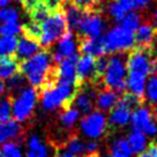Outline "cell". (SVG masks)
Wrapping results in <instances>:
<instances>
[{
  "instance_id": "cell-10",
  "label": "cell",
  "mask_w": 157,
  "mask_h": 157,
  "mask_svg": "<svg viewBox=\"0 0 157 157\" xmlns=\"http://www.w3.org/2000/svg\"><path fill=\"white\" fill-rule=\"evenodd\" d=\"M76 49H78V39L75 38L73 31L67 30L58 40V44H57L53 54H51L53 63L58 64L61 60H65L74 56L75 53H78Z\"/></svg>"
},
{
  "instance_id": "cell-35",
  "label": "cell",
  "mask_w": 157,
  "mask_h": 157,
  "mask_svg": "<svg viewBox=\"0 0 157 157\" xmlns=\"http://www.w3.org/2000/svg\"><path fill=\"white\" fill-rule=\"evenodd\" d=\"M22 87H25V78L23 76L21 75V74H15L14 76H12L10 78H8V88L12 90V91H14L16 93L17 90L22 88Z\"/></svg>"
},
{
  "instance_id": "cell-11",
  "label": "cell",
  "mask_w": 157,
  "mask_h": 157,
  "mask_svg": "<svg viewBox=\"0 0 157 157\" xmlns=\"http://www.w3.org/2000/svg\"><path fill=\"white\" fill-rule=\"evenodd\" d=\"M104 30V22L102 12H93L86 15L84 20L78 28L80 37H98Z\"/></svg>"
},
{
  "instance_id": "cell-18",
  "label": "cell",
  "mask_w": 157,
  "mask_h": 157,
  "mask_svg": "<svg viewBox=\"0 0 157 157\" xmlns=\"http://www.w3.org/2000/svg\"><path fill=\"white\" fill-rule=\"evenodd\" d=\"M65 17L67 21V27L71 31H78L80 25L84 20L86 15L88 14L87 12L82 10L80 7L74 5L73 2L68 1L64 8Z\"/></svg>"
},
{
  "instance_id": "cell-9",
  "label": "cell",
  "mask_w": 157,
  "mask_h": 157,
  "mask_svg": "<svg viewBox=\"0 0 157 157\" xmlns=\"http://www.w3.org/2000/svg\"><path fill=\"white\" fill-rule=\"evenodd\" d=\"M78 60V54L75 53L69 58L61 60L54 67V80L59 82H64L67 84H72L78 87L76 82V63Z\"/></svg>"
},
{
  "instance_id": "cell-40",
  "label": "cell",
  "mask_w": 157,
  "mask_h": 157,
  "mask_svg": "<svg viewBox=\"0 0 157 157\" xmlns=\"http://www.w3.org/2000/svg\"><path fill=\"white\" fill-rule=\"evenodd\" d=\"M5 91H6V84L2 80H0V98L4 96Z\"/></svg>"
},
{
  "instance_id": "cell-22",
  "label": "cell",
  "mask_w": 157,
  "mask_h": 157,
  "mask_svg": "<svg viewBox=\"0 0 157 157\" xmlns=\"http://www.w3.org/2000/svg\"><path fill=\"white\" fill-rule=\"evenodd\" d=\"M78 117H80V112H78L74 106H67V108L61 109V112L59 116V121L61 124V126L65 128H73L74 125L76 124Z\"/></svg>"
},
{
  "instance_id": "cell-16",
  "label": "cell",
  "mask_w": 157,
  "mask_h": 157,
  "mask_svg": "<svg viewBox=\"0 0 157 157\" xmlns=\"http://www.w3.org/2000/svg\"><path fill=\"white\" fill-rule=\"evenodd\" d=\"M157 35L156 27L149 22H144L139 25L136 29V35L134 36V46L135 48H151Z\"/></svg>"
},
{
  "instance_id": "cell-36",
  "label": "cell",
  "mask_w": 157,
  "mask_h": 157,
  "mask_svg": "<svg viewBox=\"0 0 157 157\" xmlns=\"http://www.w3.org/2000/svg\"><path fill=\"white\" fill-rule=\"evenodd\" d=\"M137 157H157V141H152L149 147L144 151L139 154Z\"/></svg>"
},
{
  "instance_id": "cell-42",
  "label": "cell",
  "mask_w": 157,
  "mask_h": 157,
  "mask_svg": "<svg viewBox=\"0 0 157 157\" xmlns=\"http://www.w3.org/2000/svg\"><path fill=\"white\" fill-rule=\"evenodd\" d=\"M155 22H156V29H157V12L156 14H155Z\"/></svg>"
},
{
  "instance_id": "cell-15",
  "label": "cell",
  "mask_w": 157,
  "mask_h": 157,
  "mask_svg": "<svg viewBox=\"0 0 157 157\" xmlns=\"http://www.w3.org/2000/svg\"><path fill=\"white\" fill-rule=\"evenodd\" d=\"M39 49H40V45H39L38 40L29 35L25 34L17 39L15 53L19 59L27 60L35 56L37 52H39Z\"/></svg>"
},
{
  "instance_id": "cell-21",
  "label": "cell",
  "mask_w": 157,
  "mask_h": 157,
  "mask_svg": "<svg viewBox=\"0 0 157 157\" xmlns=\"http://www.w3.org/2000/svg\"><path fill=\"white\" fill-rule=\"evenodd\" d=\"M20 65L13 58H0V80H8L19 73Z\"/></svg>"
},
{
  "instance_id": "cell-34",
  "label": "cell",
  "mask_w": 157,
  "mask_h": 157,
  "mask_svg": "<svg viewBox=\"0 0 157 157\" xmlns=\"http://www.w3.org/2000/svg\"><path fill=\"white\" fill-rule=\"evenodd\" d=\"M127 10H143L149 6V0H118Z\"/></svg>"
},
{
  "instance_id": "cell-24",
  "label": "cell",
  "mask_w": 157,
  "mask_h": 157,
  "mask_svg": "<svg viewBox=\"0 0 157 157\" xmlns=\"http://www.w3.org/2000/svg\"><path fill=\"white\" fill-rule=\"evenodd\" d=\"M110 152L112 157H133L132 149L125 139H118L113 141L110 147Z\"/></svg>"
},
{
  "instance_id": "cell-5",
  "label": "cell",
  "mask_w": 157,
  "mask_h": 157,
  "mask_svg": "<svg viewBox=\"0 0 157 157\" xmlns=\"http://www.w3.org/2000/svg\"><path fill=\"white\" fill-rule=\"evenodd\" d=\"M38 101V93L33 87L25 86L15 93L12 102V116L17 123H25L33 117Z\"/></svg>"
},
{
  "instance_id": "cell-38",
  "label": "cell",
  "mask_w": 157,
  "mask_h": 157,
  "mask_svg": "<svg viewBox=\"0 0 157 157\" xmlns=\"http://www.w3.org/2000/svg\"><path fill=\"white\" fill-rule=\"evenodd\" d=\"M53 157H74L71 152H68L67 150H60L58 151Z\"/></svg>"
},
{
  "instance_id": "cell-20",
  "label": "cell",
  "mask_w": 157,
  "mask_h": 157,
  "mask_svg": "<svg viewBox=\"0 0 157 157\" xmlns=\"http://www.w3.org/2000/svg\"><path fill=\"white\" fill-rule=\"evenodd\" d=\"M144 82H146V75L141 73H129L126 80V87L128 88V93L134 95L140 101L144 102Z\"/></svg>"
},
{
  "instance_id": "cell-37",
  "label": "cell",
  "mask_w": 157,
  "mask_h": 157,
  "mask_svg": "<svg viewBox=\"0 0 157 157\" xmlns=\"http://www.w3.org/2000/svg\"><path fill=\"white\" fill-rule=\"evenodd\" d=\"M42 1H44V0H21L23 7H25L27 10H29V12L33 10L34 7H36L38 4H40Z\"/></svg>"
},
{
  "instance_id": "cell-13",
  "label": "cell",
  "mask_w": 157,
  "mask_h": 157,
  "mask_svg": "<svg viewBox=\"0 0 157 157\" xmlns=\"http://www.w3.org/2000/svg\"><path fill=\"white\" fill-rule=\"evenodd\" d=\"M132 110L124 101L119 98L117 105L112 109V112L109 117L108 126L110 128H120L126 126L132 116Z\"/></svg>"
},
{
  "instance_id": "cell-26",
  "label": "cell",
  "mask_w": 157,
  "mask_h": 157,
  "mask_svg": "<svg viewBox=\"0 0 157 157\" xmlns=\"http://www.w3.org/2000/svg\"><path fill=\"white\" fill-rule=\"evenodd\" d=\"M141 21H142V15L141 14L135 13V12H127L120 22H121V27L123 28L134 33L139 28Z\"/></svg>"
},
{
  "instance_id": "cell-17",
  "label": "cell",
  "mask_w": 157,
  "mask_h": 157,
  "mask_svg": "<svg viewBox=\"0 0 157 157\" xmlns=\"http://www.w3.org/2000/svg\"><path fill=\"white\" fill-rule=\"evenodd\" d=\"M23 128L21 124L14 119L0 123V146L7 142H16V140L22 135Z\"/></svg>"
},
{
  "instance_id": "cell-2",
  "label": "cell",
  "mask_w": 157,
  "mask_h": 157,
  "mask_svg": "<svg viewBox=\"0 0 157 157\" xmlns=\"http://www.w3.org/2000/svg\"><path fill=\"white\" fill-rule=\"evenodd\" d=\"M78 89L80 88L75 86L59 82L57 80L50 81L42 89L40 94L42 108L45 111L52 112L59 109L71 106Z\"/></svg>"
},
{
  "instance_id": "cell-44",
  "label": "cell",
  "mask_w": 157,
  "mask_h": 157,
  "mask_svg": "<svg viewBox=\"0 0 157 157\" xmlns=\"http://www.w3.org/2000/svg\"><path fill=\"white\" fill-rule=\"evenodd\" d=\"M56 1H58V2H59V1H60V0H56Z\"/></svg>"
},
{
  "instance_id": "cell-8",
  "label": "cell",
  "mask_w": 157,
  "mask_h": 157,
  "mask_svg": "<svg viewBox=\"0 0 157 157\" xmlns=\"http://www.w3.org/2000/svg\"><path fill=\"white\" fill-rule=\"evenodd\" d=\"M108 129V120L103 113H89L81 120V131L90 139H99Z\"/></svg>"
},
{
  "instance_id": "cell-4",
  "label": "cell",
  "mask_w": 157,
  "mask_h": 157,
  "mask_svg": "<svg viewBox=\"0 0 157 157\" xmlns=\"http://www.w3.org/2000/svg\"><path fill=\"white\" fill-rule=\"evenodd\" d=\"M126 52L114 53L108 60V67L102 78V86L113 90L118 95L126 93Z\"/></svg>"
},
{
  "instance_id": "cell-6",
  "label": "cell",
  "mask_w": 157,
  "mask_h": 157,
  "mask_svg": "<svg viewBox=\"0 0 157 157\" xmlns=\"http://www.w3.org/2000/svg\"><path fill=\"white\" fill-rule=\"evenodd\" d=\"M104 39L106 53H123L131 51L134 48V34L121 25L110 30Z\"/></svg>"
},
{
  "instance_id": "cell-41",
  "label": "cell",
  "mask_w": 157,
  "mask_h": 157,
  "mask_svg": "<svg viewBox=\"0 0 157 157\" xmlns=\"http://www.w3.org/2000/svg\"><path fill=\"white\" fill-rule=\"evenodd\" d=\"M12 1H13V0H0V8H1V7H6V6H8Z\"/></svg>"
},
{
  "instance_id": "cell-28",
  "label": "cell",
  "mask_w": 157,
  "mask_h": 157,
  "mask_svg": "<svg viewBox=\"0 0 157 157\" xmlns=\"http://www.w3.org/2000/svg\"><path fill=\"white\" fill-rule=\"evenodd\" d=\"M20 20V13L15 7L6 6L0 8V23H16Z\"/></svg>"
},
{
  "instance_id": "cell-27",
  "label": "cell",
  "mask_w": 157,
  "mask_h": 157,
  "mask_svg": "<svg viewBox=\"0 0 157 157\" xmlns=\"http://www.w3.org/2000/svg\"><path fill=\"white\" fill-rule=\"evenodd\" d=\"M0 157H25V154L17 142H7L0 147Z\"/></svg>"
},
{
  "instance_id": "cell-31",
  "label": "cell",
  "mask_w": 157,
  "mask_h": 157,
  "mask_svg": "<svg viewBox=\"0 0 157 157\" xmlns=\"http://www.w3.org/2000/svg\"><path fill=\"white\" fill-rule=\"evenodd\" d=\"M12 118V102L10 98H0V123Z\"/></svg>"
},
{
  "instance_id": "cell-43",
  "label": "cell",
  "mask_w": 157,
  "mask_h": 157,
  "mask_svg": "<svg viewBox=\"0 0 157 157\" xmlns=\"http://www.w3.org/2000/svg\"><path fill=\"white\" fill-rule=\"evenodd\" d=\"M80 157H93V156H86V155H83V156H80Z\"/></svg>"
},
{
  "instance_id": "cell-12",
  "label": "cell",
  "mask_w": 157,
  "mask_h": 157,
  "mask_svg": "<svg viewBox=\"0 0 157 157\" xmlns=\"http://www.w3.org/2000/svg\"><path fill=\"white\" fill-rule=\"evenodd\" d=\"M78 51L83 56L91 57H102L106 54L105 39L102 36L98 37H78Z\"/></svg>"
},
{
  "instance_id": "cell-30",
  "label": "cell",
  "mask_w": 157,
  "mask_h": 157,
  "mask_svg": "<svg viewBox=\"0 0 157 157\" xmlns=\"http://www.w3.org/2000/svg\"><path fill=\"white\" fill-rule=\"evenodd\" d=\"M22 30H23V28L19 22H16V23H0V36L15 37V36L21 34Z\"/></svg>"
},
{
  "instance_id": "cell-7",
  "label": "cell",
  "mask_w": 157,
  "mask_h": 157,
  "mask_svg": "<svg viewBox=\"0 0 157 157\" xmlns=\"http://www.w3.org/2000/svg\"><path fill=\"white\" fill-rule=\"evenodd\" d=\"M152 54L151 48H135L128 51L126 58V68L129 73L151 74Z\"/></svg>"
},
{
  "instance_id": "cell-3",
  "label": "cell",
  "mask_w": 157,
  "mask_h": 157,
  "mask_svg": "<svg viewBox=\"0 0 157 157\" xmlns=\"http://www.w3.org/2000/svg\"><path fill=\"white\" fill-rule=\"evenodd\" d=\"M37 40L39 45L44 48L52 46L68 30L64 10L60 8L52 10L44 21L37 25Z\"/></svg>"
},
{
  "instance_id": "cell-25",
  "label": "cell",
  "mask_w": 157,
  "mask_h": 157,
  "mask_svg": "<svg viewBox=\"0 0 157 157\" xmlns=\"http://www.w3.org/2000/svg\"><path fill=\"white\" fill-rule=\"evenodd\" d=\"M17 39L15 37L0 36V58H10L15 53Z\"/></svg>"
},
{
  "instance_id": "cell-19",
  "label": "cell",
  "mask_w": 157,
  "mask_h": 157,
  "mask_svg": "<svg viewBox=\"0 0 157 157\" xmlns=\"http://www.w3.org/2000/svg\"><path fill=\"white\" fill-rule=\"evenodd\" d=\"M25 157H50V148L39 135L34 134L27 141Z\"/></svg>"
},
{
  "instance_id": "cell-1",
  "label": "cell",
  "mask_w": 157,
  "mask_h": 157,
  "mask_svg": "<svg viewBox=\"0 0 157 157\" xmlns=\"http://www.w3.org/2000/svg\"><path fill=\"white\" fill-rule=\"evenodd\" d=\"M21 75L33 88H43L54 80V66L52 56L46 51H39L31 58L23 60L20 66Z\"/></svg>"
},
{
  "instance_id": "cell-39",
  "label": "cell",
  "mask_w": 157,
  "mask_h": 157,
  "mask_svg": "<svg viewBox=\"0 0 157 157\" xmlns=\"http://www.w3.org/2000/svg\"><path fill=\"white\" fill-rule=\"evenodd\" d=\"M151 74H157V56L152 58L151 61Z\"/></svg>"
},
{
  "instance_id": "cell-14",
  "label": "cell",
  "mask_w": 157,
  "mask_h": 157,
  "mask_svg": "<svg viewBox=\"0 0 157 157\" xmlns=\"http://www.w3.org/2000/svg\"><path fill=\"white\" fill-rule=\"evenodd\" d=\"M120 95L114 93L113 90L105 87H99L96 91L95 97V106L98 112H106L112 110L117 105Z\"/></svg>"
},
{
  "instance_id": "cell-33",
  "label": "cell",
  "mask_w": 157,
  "mask_h": 157,
  "mask_svg": "<svg viewBox=\"0 0 157 157\" xmlns=\"http://www.w3.org/2000/svg\"><path fill=\"white\" fill-rule=\"evenodd\" d=\"M127 12L128 10L118 0L111 2V5H110V14L112 15L113 19L116 20V21H118V22H120L124 19V16H125V14Z\"/></svg>"
},
{
  "instance_id": "cell-29",
  "label": "cell",
  "mask_w": 157,
  "mask_h": 157,
  "mask_svg": "<svg viewBox=\"0 0 157 157\" xmlns=\"http://www.w3.org/2000/svg\"><path fill=\"white\" fill-rule=\"evenodd\" d=\"M84 144H86V142H83L80 137L73 135V136L69 137L66 142V150L71 152L73 156L74 155H83Z\"/></svg>"
},
{
  "instance_id": "cell-32",
  "label": "cell",
  "mask_w": 157,
  "mask_h": 157,
  "mask_svg": "<svg viewBox=\"0 0 157 157\" xmlns=\"http://www.w3.org/2000/svg\"><path fill=\"white\" fill-rule=\"evenodd\" d=\"M147 98L151 103H157V74H151L147 84Z\"/></svg>"
},
{
  "instance_id": "cell-23",
  "label": "cell",
  "mask_w": 157,
  "mask_h": 157,
  "mask_svg": "<svg viewBox=\"0 0 157 157\" xmlns=\"http://www.w3.org/2000/svg\"><path fill=\"white\" fill-rule=\"evenodd\" d=\"M128 144L132 149L133 154H141L147 148V137L143 133L139 131H133L128 137Z\"/></svg>"
}]
</instances>
